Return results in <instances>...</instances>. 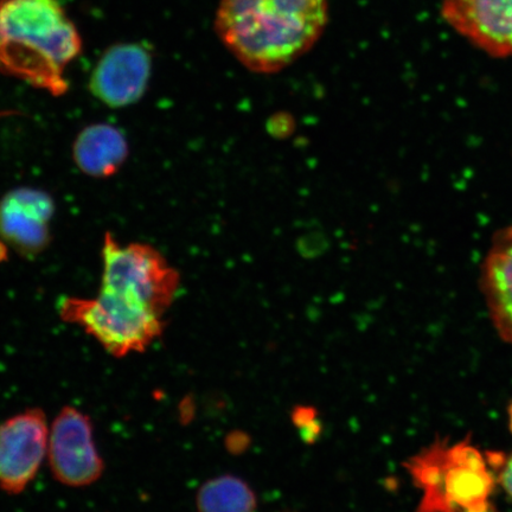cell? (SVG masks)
I'll list each match as a JSON object with an SVG mask.
<instances>
[{"instance_id":"cell-1","label":"cell","mask_w":512,"mask_h":512,"mask_svg":"<svg viewBox=\"0 0 512 512\" xmlns=\"http://www.w3.org/2000/svg\"><path fill=\"white\" fill-rule=\"evenodd\" d=\"M328 22V0H221L215 29L243 67L274 74L309 53Z\"/></svg>"},{"instance_id":"cell-2","label":"cell","mask_w":512,"mask_h":512,"mask_svg":"<svg viewBox=\"0 0 512 512\" xmlns=\"http://www.w3.org/2000/svg\"><path fill=\"white\" fill-rule=\"evenodd\" d=\"M80 50L59 0H0V72L62 95L64 73Z\"/></svg>"},{"instance_id":"cell-3","label":"cell","mask_w":512,"mask_h":512,"mask_svg":"<svg viewBox=\"0 0 512 512\" xmlns=\"http://www.w3.org/2000/svg\"><path fill=\"white\" fill-rule=\"evenodd\" d=\"M407 469L422 492L416 512H496L497 471L470 439L435 441Z\"/></svg>"},{"instance_id":"cell-4","label":"cell","mask_w":512,"mask_h":512,"mask_svg":"<svg viewBox=\"0 0 512 512\" xmlns=\"http://www.w3.org/2000/svg\"><path fill=\"white\" fill-rule=\"evenodd\" d=\"M59 315L79 325L114 357L145 351L164 331L163 317L104 290L95 298H62Z\"/></svg>"},{"instance_id":"cell-5","label":"cell","mask_w":512,"mask_h":512,"mask_svg":"<svg viewBox=\"0 0 512 512\" xmlns=\"http://www.w3.org/2000/svg\"><path fill=\"white\" fill-rule=\"evenodd\" d=\"M179 284V273L156 248L145 243L123 245L106 234L100 290L118 294L163 317L174 303Z\"/></svg>"},{"instance_id":"cell-6","label":"cell","mask_w":512,"mask_h":512,"mask_svg":"<svg viewBox=\"0 0 512 512\" xmlns=\"http://www.w3.org/2000/svg\"><path fill=\"white\" fill-rule=\"evenodd\" d=\"M48 458L53 476L63 485L83 488L99 480L104 462L86 414L74 407L62 409L49 430Z\"/></svg>"},{"instance_id":"cell-7","label":"cell","mask_w":512,"mask_h":512,"mask_svg":"<svg viewBox=\"0 0 512 512\" xmlns=\"http://www.w3.org/2000/svg\"><path fill=\"white\" fill-rule=\"evenodd\" d=\"M49 430L40 408L27 409L0 425V488L21 494L48 454Z\"/></svg>"},{"instance_id":"cell-8","label":"cell","mask_w":512,"mask_h":512,"mask_svg":"<svg viewBox=\"0 0 512 512\" xmlns=\"http://www.w3.org/2000/svg\"><path fill=\"white\" fill-rule=\"evenodd\" d=\"M448 25L495 57H512V0H444Z\"/></svg>"},{"instance_id":"cell-9","label":"cell","mask_w":512,"mask_h":512,"mask_svg":"<svg viewBox=\"0 0 512 512\" xmlns=\"http://www.w3.org/2000/svg\"><path fill=\"white\" fill-rule=\"evenodd\" d=\"M151 75V56L138 44H121L107 51L91 79L93 94L114 108L134 104L145 93Z\"/></svg>"},{"instance_id":"cell-10","label":"cell","mask_w":512,"mask_h":512,"mask_svg":"<svg viewBox=\"0 0 512 512\" xmlns=\"http://www.w3.org/2000/svg\"><path fill=\"white\" fill-rule=\"evenodd\" d=\"M54 202L46 192L16 189L0 201V238L24 254H36L48 245Z\"/></svg>"},{"instance_id":"cell-11","label":"cell","mask_w":512,"mask_h":512,"mask_svg":"<svg viewBox=\"0 0 512 512\" xmlns=\"http://www.w3.org/2000/svg\"><path fill=\"white\" fill-rule=\"evenodd\" d=\"M482 288L498 335L512 347V227L497 233L484 260Z\"/></svg>"},{"instance_id":"cell-12","label":"cell","mask_w":512,"mask_h":512,"mask_svg":"<svg viewBox=\"0 0 512 512\" xmlns=\"http://www.w3.org/2000/svg\"><path fill=\"white\" fill-rule=\"evenodd\" d=\"M124 134L108 124L89 125L74 144V159L79 169L93 177H108L120 169L127 157Z\"/></svg>"},{"instance_id":"cell-13","label":"cell","mask_w":512,"mask_h":512,"mask_svg":"<svg viewBox=\"0 0 512 512\" xmlns=\"http://www.w3.org/2000/svg\"><path fill=\"white\" fill-rule=\"evenodd\" d=\"M197 504L200 512H254L256 499L241 479L222 476L202 486Z\"/></svg>"},{"instance_id":"cell-14","label":"cell","mask_w":512,"mask_h":512,"mask_svg":"<svg viewBox=\"0 0 512 512\" xmlns=\"http://www.w3.org/2000/svg\"><path fill=\"white\" fill-rule=\"evenodd\" d=\"M294 425L299 428L302 437L307 444L315 443L322 432V425L318 421L315 409L300 407L293 414Z\"/></svg>"},{"instance_id":"cell-15","label":"cell","mask_w":512,"mask_h":512,"mask_svg":"<svg viewBox=\"0 0 512 512\" xmlns=\"http://www.w3.org/2000/svg\"><path fill=\"white\" fill-rule=\"evenodd\" d=\"M294 128V120L288 114H275L267 124V132L274 138H287Z\"/></svg>"},{"instance_id":"cell-16","label":"cell","mask_w":512,"mask_h":512,"mask_svg":"<svg viewBox=\"0 0 512 512\" xmlns=\"http://www.w3.org/2000/svg\"><path fill=\"white\" fill-rule=\"evenodd\" d=\"M497 482L512 502V452L502 457L497 467Z\"/></svg>"},{"instance_id":"cell-17","label":"cell","mask_w":512,"mask_h":512,"mask_svg":"<svg viewBox=\"0 0 512 512\" xmlns=\"http://www.w3.org/2000/svg\"><path fill=\"white\" fill-rule=\"evenodd\" d=\"M508 426H509V430L512 434V402L510 403V406L508 409Z\"/></svg>"},{"instance_id":"cell-18","label":"cell","mask_w":512,"mask_h":512,"mask_svg":"<svg viewBox=\"0 0 512 512\" xmlns=\"http://www.w3.org/2000/svg\"><path fill=\"white\" fill-rule=\"evenodd\" d=\"M4 115H8V113H0V118L4 117Z\"/></svg>"}]
</instances>
